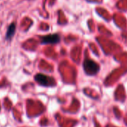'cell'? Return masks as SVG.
I'll list each match as a JSON object with an SVG mask.
<instances>
[{
	"label": "cell",
	"mask_w": 127,
	"mask_h": 127,
	"mask_svg": "<svg viewBox=\"0 0 127 127\" xmlns=\"http://www.w3.org/2000/svg\"><path fill=\"white\" fill-rule=\"evenodd\" d=\"M83 68L87 75L94 76L99 71V65L91 59H86L83 63Z\"/></svg>",
	"instance_id": "1"
},
{
	"label": "cell",
	"mask_w": 127,
	"mask_h": 127,
	"mask_svg": "<svg viewBox=\"0 0 127 127\" xmlns=\"http://www.w3.org/2000/svg\"><path fill=\"white\" fill-rule=\"evenodd\" d=\"M34 80L40 85L44 87L54 86L55 85V82L51 77H49L46 75L38 73L34 76Z\"/></svg>",
	"instance_id": "2"
},
{
	"label": "cell",
	"mask_w": 127,
	"mask_h": 127,
	"mask_svg": "<svg viewBox=\"0 0 127 127\" xmlns=\"http://www.w3.org/2000/svg\"><path fill=\"white\" fill-rule=\"evenodd\" d=\"M61 38L58 34H52L41 37V43L43 44H55L60 41Z\"/></svg>",
	"instance_id": "3"
},
{
	"label": "cell",
	"mask_w": 127,
	"mask_h": 127,
	"mask_svg": "<svg viewBox=\"0 0 127 127\" xmlns=\"http://www.w3.org/2000/svg\"><path fill=\"white\" fill-rule=\"evenodd\" d=\"M15 31H16V25H15V23H13L8 26V28L7 29L6 34H5V40H11L14 37V35L15 34Z\"/></svg>",
	"instance_id": "4"
}]
</instances>
